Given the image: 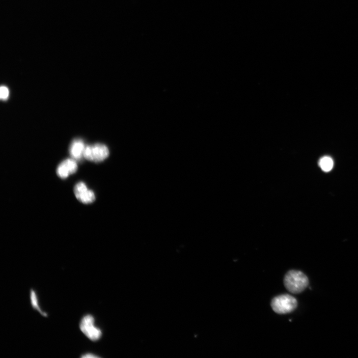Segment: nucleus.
I'll return each instance as SVG.
<instances>
[{"mask_svg":"<svg viewBox=\"0 0 358 358\" xmlns=\"http://www.w3.org/2000/svg\"><path fill=\"white\" fill-rule=\"evenodd\" d=\"M284 283L286 289L292 294L301 293L309 284L307 276L300 271H289L284 277Z\"/></svg>","mask_w":358,"mask_h":358,"instance_id":"obj_1","label":"nucleus"},{"mask_svg":"<svg viewBox=\"0 0 358 358\" xmlns=\"http://www.w3.org/2000/svg\"><path fill=\"white\" fill-rule=\"evenodd\" d=\"M271 307L277 314H287L295 310L298 306L297 300L294 297L282 295L274 298L271 302Z\"/></svg>","mask_w":358,"mask_h":358,"instance_id":"obj_2","label":"nucleus"},{"mask_svg":"<svg viewBox=\"0 0 358 358\" xmlns=\"http://www.w3.org/2000/svg\"><path fill=\"white\" fill-rule=\"evenodd\" d=\"M109 154V150L107 146L98 143L86 146L84 157L89 161L99 163L105 161Z\"/></svg>","mask_w":358,"mask_h":358,"instance_id":"obj_3","label":"nucleus"},{"mask_svg":"<svg viewBox=\"0 0 358 358\" xmlns=\"http://www.w3.org/2000/svg\"><path fill=\"white\" fill-rule=\"evenodd\" d=\"M80 329L91 341H96L101 337V330L96 327L94 318L91 315L88 314L83 317L80 324Z\"/></svg>","mask_w":358,"mask_h":358,"instance_id":"obj_4","label":"nucleus"},{"mask_svg":"<svg viewBox=\"0 0 358 358\" xmlns=\"http://www.w3.org/2000/svg\"><path fill=\"white\" fill-rule=\"evenodd\" d=\"M86 146L82 139H76L74 140L70 146L69 153L73 159L75 161L81 160L84 157V153Z\"/></svg>","mask_w":358,"mask_h":358,"instance_id":"obj_5","label":"nucleus"},{"mask_svg":"<svg viewBox=\"0 0 358 358\" xmlns=\"http://www.w3.org/2000/svg\"><path fill=\"white\" fill-rule=\"evenodd\" d=\"M77 199L82 203L89 204L93 203L95 201L96 196L92 190H88Z\"/></svg>","mask_w":358,"mask_h":358,"instance_id":"obj_6","label":"nucleus"},{"mask_svg":"<svg viewBox=\"0 0 358 358\" xmlns=\"http://www.w3.org/2000/svg\"><path fill=\"white\" fill-rule=\"evenodd\" d=\"M320 166L325 172L330 171L333 168L334 163L332 159L329 156L323 157L319 163Z\"/></svg>","mask_w":358,"mask_h":358,"instance_id":"obj_7","label":"nucleus"},{"mask_svg":"<svg viewBox=\"0 0 358 358\" xmlns=\"http://www.w3.org/2000/svg\"><path fill=\"white\" fill-rule=\"evenodd\" d=\"M56 173L62 179H66L70 175L68 168L63 162L58 166Z\"/></svg>","mask_w":358,"mask_h":358,"instance_id":"obj_8","label":"nucleus"},{"mask_svg":"<svg viewBox=\"0 0 358 358\" xmlns=\"http://www.w3.org/2000/svg\"><path fill=\"white\" fill-rule=\"evenodd\" d=\"M30 300H31V303L32 306L33 308H34L35 310H37L40 313H41L44 316H47L48 315L46 313L43 312L41 308H40L39 305H38V302L37 298L36 295L35 293V292L31 290L30 291Z\"/></svg>","mask_w":358,"mask_h":358,"instance_id":"obj_9","label":"nucleus"},{"mask_svg":"<svg viewBox=\"0 0 358 358\" xmlns=\"http://www.w3.org/2000/svg\"><path fill=\"white\" fill-rule=\"evenodd\" d=\"M88 189L86 184L84 182H79L77 183L74 189V193L77 198L83 194Z\"/></svg>","mask_w":358,"mask_h":358,"instance_id":"obj_10","label":"nucleus"},{"mask_svg":"<svg viewBox=\"0 0 358 358\" xmlns=\"http://www.w3.org/2000/svg\"><path fill=\"white\" fill-rule=\"evenodd\" d=\"M9 96V91L8 88L6 86H1L0 89V98L2 100H7Z\"/></svg>","mask_w":358,"mask_h":358,"instance_id":"obj_11","label":"nucleus"},{"mask_svg":"<svg viewBox=\"0 0 358 358\" xmlns=\"http://www.w3.org/2000/svg\"><path fill=\"white\" fill-rule=\"evenodd\" d=\"M82 358H99V357L97 356L94 354L88 353V354H86L84 355H83L82 356Z\"/></svg>","mask_w":358,"mask_h":358,"instance_id":"obj_12","label":"nucleus"}]
</instances>
